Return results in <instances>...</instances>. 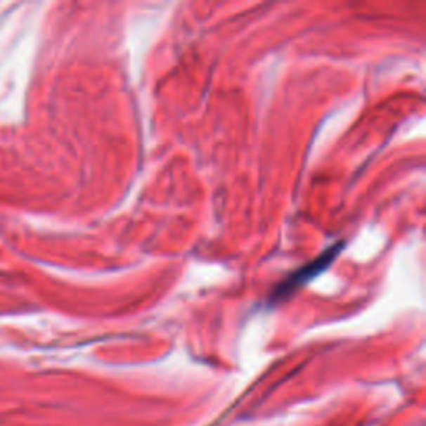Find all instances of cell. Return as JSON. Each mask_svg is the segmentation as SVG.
<instances>
[{"label": "cell", "mask_w": 426, "mask_h": 426, "mask_svg": "<svg viewBox=\"0 0 426 426\" xmlns=\"http://www.w3.org/2000/svg\"><path fill=\"white\" fill-rule=\"evenodd\" d=\"M343 247H345V243L343 242L333 245V247H330L325 253H321L318 258H315L314 262H310L308 265L302 266L300 270L293 271L288 278H285L283 282L273 290V293H271V297H270V302L271 303L283 302L285 298H288L290 295L295 292V290H298L300 287H303L306 282L314 280L315 276L323 273V271L330 266V264H332L335 258L338 257V253Z\"/></svg>", "instance_id": "cell-1"}]
</instances>
